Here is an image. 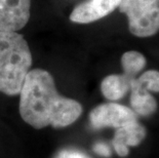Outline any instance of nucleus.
<instances>
[{"label":"nucleus","instance_id":"5","mask_svg":"<svg viewBox=\"0 0 159 158\" xmlns=\"http://www.w3.org/2000/svg\"><path fill=\"white\" fill-rule=\"evenodd\" d=\"M90 126L94 129H102L106 127L120 129L139 121L138 115L128 107L121 104L110 102L100 104L90 111Z\"/></svg>","mask_w":159,"mask_h":158},{"label":"nucleus","instance_id":"2","mask_svg":"<svg viewBox=\"0 0 159 158\" xmlns=\"http://www.w3.org/2000/svg\"><path fill=\"white\" fill-rule=\"evenodd\" d=\"M28 42L16 32H0V93L20 95L32 67Z\"/></svg>","mask_w":159,"mask_h":158},{"label":"nucleus","instance_id":"3","mask_svg":"<svg viewBox=\"0 0 159 158\" xmlns=\"http://www.w3.org/2000/svg\"><path fill=\"white\" fill-rule=\"evenodd\" d=\"M118 8L127 16L133 35L147 38L159 32V0H120Z\"/></svg>","mask_w":159,"mask_h":158},{"label":"nucleus","instance_id":"6","mask_svg":"<svg viewBox=\"0 0 159 158\" xmlns=\"http://www.w3.org/2000/svg\"><path fill=\"white\" fill-rule=\"evenodd\" d=\"M31 0H0V32H16L27 25Z\"/></svg>","mask_w":159,"mask_h":158},{"label":"nucleus","instance_id":"10","mask_svg":"<svg viewBox=\"0 0 159 158\" xmlns=\"http://www.w3.org/2000/svg\"><path fill=\"white\" fill-rule=\"evenodd\" d=\"M147 65V60L143 53L137 50L125 52L121 56V66L124 73L138 76Z\"/></svg>","mask_w":159,"mask_h":158},{"label":"nucleus","instance_id":"12","mask_svg":"<svg viewBox=\"0 0 159 158\" xmlns=\"http://www.w3.org/2000/svg\"><path fill=\"white\" fill-rule=\"evenodd\" d=\"M93 151L98 154V155H101L104 157L110 156V154H111L109 147L103 143H97L96 145L93 146Z\"/></svg>","mask_w":159,"mask_h":158},{"label":"nucleus","instance_id":"9","mask_svg":"<svg viewBox=\"0 0 159 158\" xmlns=\"http://www.w3.org/2000/svg\"><path fill=\"white\" fill-rule=\"evenodd\" d=\"M138 76L130 75L124 72L106 76L101 82L102 95L111 102L121 100L129 92L131 82Z\"/></svg>","mask_w":159,"mask_h":158},{"label":"nucleus","instance_id":"7","mask_svg":"<svg viewBox=\"0 0 159 158\" xmlns=\"http://www.w3.org/2000/svg\"><path fill=\"white\" fill-rule=\"evenodd\" d=\"M120 0H89L73 9L70 20L76 24H89L105 18L118 8Z\"/></svg>","mask_w":159,"mask_h":158},{"label":"nucleus","instance_id":"4","mask_svg":"<svg viewBox=\"0 0 159 158\" xmlns=\"http://www.w3.org/2000/svg\"><path fill=\"white\" fill-rule=\"evenodd\" d=\"M130 109L138 116H151L158 103L151 93H159V71L148 70L136 77L130 84Z\"/></svg>","mask_w":159,"mask_h":158},{"label":"nucleus","instance_id":"8","mask_svg":"<svg viewBox=\"0 0 159 158\" xmlns=\"http://www.w3.org/2000/svg\"><path fill=\"white\" fill-rule=\"evenodd\" d=\"M147 136V129L139 121L117 129L112 141L115 152L118 156L126 157L129 147L139 146Z\"/></svg>","mask_w":159,"mask_h":158},{"label":"nucleus","instance_id":"11","mask_svg":"<svg viewBox=\"0 0 159 158\" xmlns=\"http://www.w3.org/2000/svg\"><path fill=\"white\" fill-rule=\"evenodd\" d=\"M56 158H89V157L77 150H63L57 153Z\"/></svg>","mask_w":159,"mask_h":158},{"label":"nucleus","instance_id":"1","mask_svg":"<svg viewBox=\"0 0 159 158\" xmlns=\"http://www.w3.org/2000/svg\"><path fill=\"white\" fill-rule=\"evenodd\" d=\"M82 111L79 102L60 95L46 70L32 69L27 74L20 93V115L29 125L36 129H64L75 122Z\"/></svg>","mask_w":159,"mask_h":158}]
</instances>
